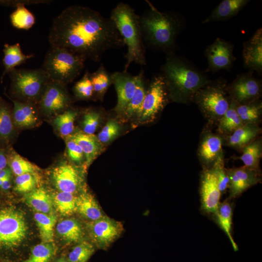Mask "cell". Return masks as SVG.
<instances>
[{
    "label": "cell",
    "mask_w": 262,
    "mask_h": 262,
    "mask_svg": "<svg viewBox=\"0 0 262 262\" xmlns=\"http://www.w3.org/2000/svg\"><path fill=\"white\" fill-rule=\"evenodd\" d=\"M48 39L51 48L64 49L96 62L107 50L125 46L109 17L79 5L67 7L54 18Z\"/></svg>",
    "instance_id": "cell-1"
},
{
    "label": "cell",
    "mask_w": 262,
    "mask_h": 262,
    "mask_svg": "<svg viewBox=\"0 0 262 262\" xmlns=\"http://www.w3.org/2000/svg\"><path fill=\"white\" fill-rule=\"evenodd\" d=\"M146 2L148 8L139 16L144 44L166 54L174 53L182 18L173 12L160 11L150 1Z\"/></svg>",
    "instance_id": "cell-2"
},
{
    "label": "cell",
    "mask_w": 262,
    "mask_h": 262,
    "mask_svg": "<svg viewBox=\"0 0 262 262\" xmlns=\"http://www.w3.org/2000/svg\"><path fill=\"white\" fill-rule=\"evenodd\" d=\"M160 74L168 95L172 99L183 102L192 99L198 89L211 81L205 72L175 53L167 54Z\"/></svg>",
    "instance_id": "cell-3"
},
{
    "label": "cell",
    "mask_w": 262,
    "mask_h": 262,
    "mask_svg": "<svg viewBox=\"0 0 262 262\" xmlns=\"http://www.w3.org/2000/svg\"><path fill=\"white\" fill-rule=\"evenodd\" d=\"M110 19L115 25L127 48L124 71L132 63L146 65L145 46L139 16L129 4L119 2L112 10Z\"/></svg>",
    "instance_id": "cell-4"
},
{
    "label": "cell",
    "mask_w": 262,
    "mask_h": 262,
    "mask_svg": "<svg viewBox=\"0 0 262 262\" xmlns=\"http://www.w3.org/2000/svg\"><path fill=\"white\" fill-rule=\"evenodd\" d=\"M85 60L66 49L51 47L45 56L42 68L50 80L66 85L80 75Z\"/></svg>",
    "instance_id": "cell-5"
},
{
    "label": "cell",
    "mask_w": 262,
    "mask_h": 262,
    "mask_svg": "<svg viewBox=\"0 0 262 262\" xmlns=\"http://www.w3.org/2000/svg\"><path fill=\"white\" fill-rule=\"evenodd\" d=\"M12 94L18 101L38 104L49 79L42 67L14 68L8 73Z\"/></svg>",
    "instance_id": "cell-6"
},
{
    "label": "cell",
    "mask_w": 262,
    "mask_h": 262,
    "mask_svg": "<svg viewBox=\"0 0 262 262\" xmlns=\"http://www.w3.org/2000/svg\"><path fill=\"white\" fill-rule=\"evenodd\" d=\"M228 88L225 80L210 81L195 93L194 99L207 115L220 118L228 110L231 99L227 96Z\"/></svg>",
    "instance_id": "cell-7"
},
{
    "label": "cell",
    "mask_w": 262,
    "mask_h": 262,
    "mask_svg": "<svg viewBox=\"0 0 262 262\" xmlns=\"http://www.w3.org/2000/svg\"><path fill=\"white\" fill-rule=\"evenodd\" d=\"M28 226L23 213L14 208L0 210V247L18 246L25 239Z\"/></svg>",
    "instance_id": "cell-8"
},
{
    "label": "cell",
    "mask_w": 262,
    "mask_h": 262,
    "mask_svg": "<svg viewBox=\"0 0 262 262\" xmlns=\"http://www.w3.org/2000/svg\"><path fill=\"white\" fill-rule=\"evenodd\" d=\"M168 91L162 75L154 76L146 90L142 114V121H151L162 111L167 101Z\"/></svg>",
    "instance_id": "cell-9"
},
{
    "label": "cell",
    "mask_w": 262,
    "mask_h": 262,
    "mask_svg": "<svg viewBox=\"0 0 262 262\" xmlns=\"http://www.w3.org/2000/svg\"><path fill=\"white\" fill-rule=\"evenodd\" d=\"M71 102L66 85L49 80L38 103V108L44 115L55 116L69 108Z\"/></svg>",
    "instance_id": "cell-10"
},
{
    "label": "cell",
    "mask_w": 262,
    "mask_h": 262,
    "mask_svg": "<svg viewBox=\"0 0 262 262\" xmlns=\"http://www.w3.org/2000/svg\"><path fill=\"white\" fill-rule=\"evenodd\" d=\"M89 234L99 248L106 249L122 234L124 228L119 221L104 215L87 224Z\"/></svg>",
    "instance_id": "cell-11"
},
{
    "label": "cell",
    "mask_w": 262,
    "mask_h": 262,
    "mask_svg": "<svg viewBox=\"0 0 262 262\" xmlns=\"http://www.w3.org/2000/svg\"><path fill=\"white\" fill-rule=\"evenodd\" d=\"M253 71L238 75L228 86V91L231 99L238 104L257 100L260 97L262 84L259 79L253 75Z\"/></svg>",
    "instance_id": "cell-12"
},
{
    "label": "cell",
    "mask_w": 262,
    "mask_h": 262,
    "mask_svg": "<svg viewBox=\"0 0 262 262\" xmlns=\"http://www.w3.org/2000/svg\"><path fill=\"white\" fill-rule=\"evenodd\" d=\"M233 49L234 46L231 42L217 38L204 51L208 61L206 71L215 72L220 70H229L235 60Z\"/></svg>",
    "instance_id": "cell-13"
},
{
    "label": "cell",
    "mask_w": 262,
    "mask_h": 262,
    "mask_svg": "<svg viewBox=\"0 0 262 262\" xmlns=\"http://www.w3.org/2000/svg\"><path fill=\"white\" fill-rule=\"evenodd\" d=\"M51 179L54 186L61 192L75 194L83 189L81 172L75 165L66 161L61 162L53 168Z\"/></svg>",
    "instance_id": "cell-14"
},
{
    "label": "cell",
    "mask_w": 262,
    "mask_h": 262,
    "mask_svg": "<svg viewBox=\"0 0 262 262\" xmlns=\"http://www.w3.org/2000/svg\"><path fill=\"white\" fill-rule=\"evenodd\" d=\"M200 195L201 210L206 214L213 215L220 203L221 193L212 169H206L202 174Z\"/></svg>",
    "instance_id": "cell-15"
},
{
    "label": "cell",
    "mask_w": 262,
    "mask_h": 262,
    "mask_svg": "<svg viewBox=\"0 0 262 262\" xmlns=\"http://www.w3.org/2000/svg\"><path fill=\"white\" fill-rule=\"evenodd\" d=\"M111 75L117 98L115 110L116 112L122 114L135 93L137 76L124 70L115 72Z\"/></svg>",
    "instance_id": "cell-16"
},
{
    "label": "cell",
    "mask_w": 262,
    "mask_h": 262,
    "mask_svg": "<svg viewBox=\"0 0 262 262\" xmlns=\"http://www.w3.org/2000/svg\"><path fill=\"white\" fill-rule=\"evenodd\" d=\"M228 173L229 177V198L237 197L260 181L257 170L245 166L228 170Z\"/></svg>",
    "instance_id": "cell-17"
},
{
    "label": "cell",
    "mask_w": 262,
    "mask_h": 262,
    "mask_svg": "<svg viewBox=\"0 0 262 262\" xmlns=\"http://www.w3.org/2000/svg\"><path fill=\"white\" fill-rule=\"evenodd\" d=\"M243 59L245 67L259 74L262 72V29H258L251 37L244 42Z\"/></svg>",
    "instance_id": "cell-18"
},
{
    "label": "cell",
    "mask_w": 262,
    "mask_h": 262,
    "mask_svg": "<svg viewBox=\"0 0 262 262\" xmlns=\"http://www.w3.org/2000/svg\"><path fill=\"white\" fill-rule=\"evenodd\" d=\"M12 118L14 126L22 129L33 128L39 122L36 104L13 100Z\"/></svg>",
    "instance_id": "cell-19"
},
{
    "label": "cell",
    "mask_w": 262,
    "mask_h": 262,
    "mask_svg": "<svg viewBox=\"0 0 262 262\" xmlns=\"http://www.w3.org/2000/svg\"><path fill=\"white\" fill-rule=\"evenodd\" d=\"M249 2L248 0H222L202 21V23L229 19L236 16Z\"/></svg>",
    "instance_id": "cell-20"
},
{
    "label": "cell",
    "mask_w": 262,
    "mask_h": 262,
    "mask_svg": "<svg viewBox=\"0 0 262 262\" xmlns=\"http://www.w3.org/2000/svg\"><path fill=\"white\" fill-rule=\"evenodd\" d=\"M76 206L77 212L89 221L98 220L105 215L93 195L84 190L77 196Z\"/></svg>",
    "instance_id": "cell-21"
},
{
    "label": "cell",
    "mask_w": 262,
    "mask_h": 262,
    "mask_svg": "<svg viewBox=\"0 0 262 262\" xmlns=\"http://www.w3.org/2000/svg\"><path fill=\"white\" fill-rule=\"evenodd\" d=\"M67 138L77 143L82 149L87 167L100 153V143L94 135H89L79 131L71 134Z\"/></svg>",
    "instance_id": "cell-22"
},
{
    "label": "cell",
    "mask_w": 262,
    "mask_h": 262,
    "mask_svg": "<svg viewBox=\"0 0 262 262\" xmlns=\"http://www.w3.org/2000/svg\"><path fill=\"white\" fill-rule=\"evenodd\" d=\"M3 51V64L4 69L1 76V80L3 79L6 74L9 73L15 68L16 66L25 63L28 59L34 57L33 54H24L19 43L13 45L5 44Z\"/></svg>",
    "instance_id": "cell-23"
},
{
    "label": "cell",
    "mask_w": 262,
    "mask_h": 262,
    "mask_svg": "<svg viewBox=\"0 0 262 262\" xmlns=\"http://www.w3.org/2000/svg\"><path fill=\"white\" fill-rule=\"evenodd\" d=\"M232 215V206L229 201L226 200L219 203L218 208L213 216L216 224L228 236L234 250L236 251L238 247L231 234Z\"/></svg>",
    "instance_id": "cell-24"
},
{
    "label": "cell",
    "mask_w": 262,
    "mask_h": 262,
    "mask_svg": "<svg viewBox=\"0 0 262 262\" xmlns=\"http://www.w3.org/2000/svg\"><path fill=\"white\" fill-rule=\"evenodd\" d=\"M26 202L38 213L52 214L53 200L49 193L43 187L35 188L25 196Z\"/></svg>",
    "instance_id": "cell-25"
},
{
    "label": "cell",
    "mask_w": 262,
    "mask_h": 262,
    "mask_svg": "<svg viewBox=\"0 0 262 262\" xmlns=\"http://www.w3.org/2000/svg\"><path fill=\"white\" fill-rule=\"evenodd\" d=\"M137 76V85L135 93L122 113L128 118L135 116L140 117L146 93L144 70H141Z\"/></svg>",
    "instance_id": "cell-26"
},
{
    "label": "cell",
    "mask_w": 262,
    "mask_h": 262,
    "mask_svg": "<svg viewBox=\"0 0 262 262\" xmlns=\"http://www.w3.org/2000/svg\"><path fill=\"white\" fill-rule=\"evenodd\" d=\"M58 234L68 243H79L82 241L84 235L81 224L74 218H67L57 224Z\"/></svg>",
    "instance_id": "cell-27"
},
{
    "label": "cell",
    "mask_w": 262,
    "mask_h": 262,
    "mask_svg": "<svg viewBox=\"0 0 262 262\" xmlns=\"http://www.w3.org/2000/svg\"><path fill=\"white\" fill-rule=\"evenodd\" d=\"M259 129L253 124H245L235 130L228 139L229 145L232 147H244L254 139Z\"/></svg>",
    "instance_id": "cell-28"
},
{
    "label": "cell",
    "mask_w": 262,
    "mask_h": 262,
    "mask_svg": "<svg viewBox=\"0 0 262 262\" xmlns=\"http://www.w3.org/2000/svg\"><path fill=\"white\" fill-rule=\"evenodd\" d=\"M34 218L42 242L52 243L56 216L53 213L46 214L37 212L34 214Z\"/></svg>",
    "instance_id": "cell-29"
},
{
    "label": "cell",
    "mask_w": 262,
    "mask_h": 262,
    "mask_svg": "<svg viewBox=\"0 0 262 262\" xmlns=\"http://www.w3.org/2000/svg\"><path fill=\"white\" fill-rule=\"evenodd\" d=\"M77 115L76 110L68 108L55 116L52 124L61 136L68 137L71 135Z\"/></svg>",
    "instance_id": "cell-30"
},
{
    "label": "cell",
    "mask_w": 262,
    "mask_h": 262,
    "mask_svg": "<svg viewBox=\"0 0 262 262\" xmlns=\"http://www.w3.org/2000/svg\"><path fill=\"white\" fill-rule=\"evenodd\" d=\"M222 142L221 138L215 135H209L203 140L199 147V155L207 163L214 161L221 154Z\"/></svg>",
    "instance_id": "cell-31"
},
{
    "label": "cell",
    "mask_w": 262,
    "mask_h": 262,
    "mask_svg": "<svg viewBox=\"0 0 262 262\" xmlns=\"http://www.w3.org/2000/svg\"><path fill=\"white\" fill-rule=\"evenodd\" d=\"M14 132L12 114L6 103L0 99V141L8 143Z\"/></svg>",
    "instance_id": "cell-32"
},
{
    "label": "cell",
    "mask_w": 262,
    "mask_h": 262,
    "mask_svg": "<svg viewBox=\"0 0 262 262\" xmlns=\"http://www.w3.org/2000/svg\"><path fill=\"white\" fill-rule=\"evenodd\" d=\"M77 196L75 194L59 191L53 198V203L57 211L62 215L68 216L77 212Z\"/></svg>",
    "instance_id": "cell-33"
},
{
    "label": "cell",
    "mask_w": 262,
    "mask_h": 262,
    "mask_svg": "<svg viewBox=\"0 0 262 262\" xmlns=\"http://www.w3.org/2000/svg\"><path fill=\"white\" fill-rule=\"evenodd\" d=\"M94 94L102 98L112 83L111 75L101 64L93 73H90Z\"/></svg>",
    "instance_id": "cell-34"
},
{
    "label": "cell",
    "mask_w": 262,
    "mask_h": 262,
    "mask_svg": "<svg viewBox=\"0 0 262 262\" xmlns=\"http://www.w3.org/2000/svg\"><path fill=\"white\" fill-rule=\"evenodd\" d=\"M262 108V103L257 100L244 104L236 102L237 113L245 124L256 122L261 115Z\"/></svg>",
    "instance_id": "cell-35"
},
{
    "label": "cell",
    "mask_w": 262,
    "mask_h": 262,
    "mask_svg": "<svg viewBox=\"0 0 262 262\" xmlns=\"http://www.w3.org/2000/svg\"><path fill=\"white\" fill-rule=\"evenodd\" d=\"M244 124L237 113L236 102L231 99L228 110L220 118L219 128L222 131L232 133Z\"/></svg>",
    "instance_id": "cell-36"
},
{
    "label": "cell",
    "mask_w": 262,
    "mask_h": 262,
    "mask_svg": "<svg viewBox=\"0 0 262 262\" xmlns=\"http://www.w3.org/2000/svg\"><path fill=\"white\" fill-rule=\"evenodd\" d=\"M262 144L260 141L251 142L244 147L240 159L245 166L257 170L262 156Z\"/></svg>",
    "instance_id": "cell-37"
},
{
    "label": "cell",
    "mask_w": 262,
    "mask_h": 262,
    "mask_svg": "<svg viewBox=\"0 0 262 262\" xmlns=\"http://www.w3.org/2000/svg\"><path fill=\"white\" fill-rule=\"evenodd\" d=\"M56 252L52 243L42 242L35 246L24 262H49Z\"/></svg>",
    "instance_id": "cell-38"
},
{
    "label": "cell",
    "mask_w": 262,
    "mask_h": 262,
    "mask_svg": "<svg viewBox=\"0 0 262 262\" xmlns=\"http://www.w3.org/2000/svg\"><path fill=\"white\" fill-rule=\"evenodd\" d=\"M10 15L12 25L18 29L28 30L35 23L34 15L24 6L19 5Z\"/></svg>",
    "instance_id": "cell-39"
},
{
    "label": "cell",
    "mask_w": 262,
    "mask_h": 262,
    "mask_svg": "<svg viewBox=\"0 0 262 262\" xmlns=\"http://www.w3.org/2000/svg\"><path fill=\"white\" fill-rule=\"evenodd\" d=\"M95 251L92 244L82 241L75 246L68 254L69 262H87Z\"/></svg>",
    "instance_id": "cell-40"
},
{
    "label": "cell",
    "mask_w": 262,
    "mask_h": 262,
    "mask_svg": "<svg viewBox=\"0 0 262 262\" xmlns=\"http://www.w3.org/2000/svg\"><path fill=\"white\" fill-rule=\"evenodd\" d=\"M11 170L17 176L26 173L36 174L37 167L19 155L13 153L9 160Z\"/></svg>",
    "instance_id": "cell-41"
},
{
    "label": "cell",
    "mask_w": 262,
    "mask_h": 262,
    "mask_svg": "<svg viewBox=\"0 0 262 262\" xmlns=\"http://www.w3.org/2000/svg\"><path fill=\"white\" fill-rule=\"evenodd\" d=\"M76 98L88 99L94 95L93 85L90 78V72L86 70L82 77L76 82L73 88Z\"/></svg>",
    "instance_id": "cell-42"
},
{
    "label": "cell",
    "mask_w": 262,
    "mask_h": 262,
    "mask_svg": "<svg viewBox=\"0 0 262 262\" xmlns=\"http://www.w3.org/2000/svg\"><path fill=\"white\" fill-rule=\"evenodd\" d=\"M214 162L212 170L216 178L219 190L221 194L224 193L229 186L228 170L224 167V161L221 154H220Z\"/></svg>",
    "instance_id": "cell-43"
},
{
    "label": "cell",
    "mask_w": 262,
    "mask_h": 262,
    "mask_svg": "<svg viewBox=\"0 0 262 262\" xmlns=\"http://www.w3.org/2000/svg\"><path fill=\"white\" fill-rule=\"evenodd\" d=\"M37 182L36 174H24L16 177L14 189L18 192L26 194L34 189Z\"/></svg>",
    "instance_id": "cell-44"
},
{
    "label": "cell",
    "mask_w": 262,
    "mask_h": 262,
    "mask_svg": "<svg viewBox=\"0 0 262 262\" xmlns=\"http://www.w3.org/2000/svg\"><path fill=\"white\" fill-rule=\"evenodd\" d=\"M100 117L99 113L94 110H88L84 114L82 122L84 133L94 135L97 129Z\"/></svg>",
    "instance_id": "cell-45"
},
{
    "label": "cell",
    "mask_w": 262,
    "mask_h": 262,
    "mask_svg": "<svg viewBox=\"0 0 262 262\" xmlns=\"http://www.w3.org/2000/svg\"><path fill=\"white\" fill-rule=\"evenodd\" d=\"M119 129V126L115 121L110 120L98 134L97 138L101 143H108L118 135Z\"/></svg>",
    "instance_id": "cell-46"
},
{
    "label": "cell",
    "mask_w": 262,
    "mask_h": 262,
    "mask_svg": "<svg viewBox=\"0 0 262 262\" xmlns=\"http://www.w3.org/2000/svg\"><path fill=\"white\" fill-rule=\"evenodd\" d=\"M66 145L67 154L70 161L76 164L82 163L84 155L80 146L68 138L66 141Z\"/></svg>",
    "instance_id": "cell-47"
},
{
    "label": "cell",
    "mask_w": 262,
    "mask_h": 262,
    "mask_svg": "<svg viewBox=\"0 0 262 262\" xmlns=\"http://www.w3.org/2000/svg\"><path fill=\"white\" fill-rule=\"evenodd\" d=\"M52 0H0V4L9 6L30 5L40 3L49 4Z\"/></svg>",
    "instance_id": "cell-48"
},
{
    "label": "cell",
    "mask_w": 262,
    "mask_h": 262,
    "mask_svg": "<svg viewBox=\"0 0 262 262\" xmlns=\"http://www.w3.org/2000/svg\"><path fill=\"white\" fill-rule=\"evenodd\" d=\"M8 163V158L5 151L0 149V171L5 168Z\"/></svg>",
    "instance_id": "cell-49"
},
{
    "label": "cell",
    "mask_w": 262,
    "mask_h": 262,
    "mask_svg": "<svg viewBox=\"0 0 262 262\" xmlns=\"http://www.w3.org/2000/svg\"><path fill=\"white\" fill-rule=\"evenodd\" d=\"M11 177V170L5 167L4 169L0 171V179H4L5 178Z\"/></svg>",
    "instance_id": "cell-50"
},
{
    "label": "cell",
    "mask_w": 262,
    "mask_h": 262,
    "mask_svg": "<svg viewBox=\"0 0 262 262\" xmlns=\"http://www.w3.org/2000/svg\"><path fill=\"white\" fill-rule=\"evenodd\" d=\"M11 186V177H8L3 180L1 188L4 190H8Z\"/></svg>",
    "instance_id": "cell-51"
},
{
    "label": "cell",
    "mask_w": 262,
    "mask_h": 262,
    "mask_svg": "<svg viewBox=\"0 0 262 262\" xmlns=\"http://www.w3.org/2000/svg\"><path fill=\"white\" fill-rule=\"evenodd\" d=\"M56 262H69L66 258L63 257L59 259Z\"/></svg>",
    "instance_id": "cell-52"
},
{
    "label": "cell",
    "mask_w": 262,
    "mask_h": 262,
    "mask_svg": "<svg viewBox=\"0 0 262 262\" xmlns=\"http://www.w3.org/2000/svg\"><path fill=\"white\" fill-rule=\"evenodd\" d=\"M3 180L0 179V187H1L2 183Z\"/></svg>",
    "instance_id": "cell-53"
}]
</instances>
